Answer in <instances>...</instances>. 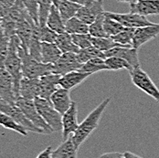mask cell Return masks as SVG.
<instances>
[{
	"instance_id": "1",
	"label": "cell",
	"mask_w": 159,
	"mask_h": 158,
	"mask_svg": "<svg viewBox=\"0 0 159 158\" xmlns=\"http://www.w3.org/2000/svg\"><path fill=\"white\" fill-rule=\"evenodd\" d=\"M110 102H111V98H106L105 100H103L95 109H93L88 114V116L80 124L77 130L70 136L72 139V142H74L77 148H80V146L90 137V135L95 131L96 128L99 126L101 118L105 111L106 107L110 103Z\"/></svg>"
},
{
	"instance_id": "31",
	"label": "cell",
	"mask_w": 159,
	"mask_h": 158,
	"mask_svg": "<svg viewBox=\"0 0 159 158\" xmlns=\"http://www.w3.org/2000/svg\"><path fill=\"white\" fill-rule=\"evenodd\" d=\"M134 31H135V29L125 28V29L123 31L118 33L115 36H112L111 38L117 44H119L123 47H132Z\"/></svg>"
},
{
	"instance_id": "35",
	"label": "cell",
	"mask_w": 159,
	"mask_h": 158,
	"mask_svg": "<svg viewBox=\"0 0 159 158\" xmlns=\"http://www.w3.org/2000/svg\"><path fill=\"white\" fill-rule=\"evenodd\" d=\"M53 5V0H39V26H46L48 13L51 6Z\"/></svg>"
},
{
	"instance_id": "23",
	"label": "cell",
	"mask_w": 159,
	"mask_h": 158,
	"mask_svg": "<svg viewBox=\"0 0 159 158\" xmlns=\"http://www.w3.org/2000/svg\"><path fill=\"white\" fill-rule=\"evenodd\" d=\"M62 52L55 43L41 42V62L46 64H55Z\"/></svg>"
},
{
	"instance_id": "44",
	"label": "cell",
	"mask_w": 159,
	"mask_h": 158,
	"mask_svg": "<svg viewBox=\"0 0 159 158\" xmlns=\"http://www.w3.org/2000/svg\"><path fill=\"white\" fill-rule=\"evenodd\" d=\"M124 155H125V158H143L134 154V153H131V152H125Z\"/></svg>"
},
{
	"instance_id": "30",
	"label": "cell",
	"mask_w": 159,
	"mask_h": 158,
	"mask_svg": "<svg viewBox=\"0 0 159 158\" xmlns=\"http://www.w3.org/2000/svg\"><path fill=\"white\" fill-rule=\"evenodd\" d=\"M0 125L5 127L6 129L12 130L23 136L28 135V131L24 127L18 124L10 116L7 115L6 113H3L1 111H0Z\"/></svg>"
},
{
	"instance_id": "25",
	"label": "cell",
	"mask_w": 159,
	"mask_h": 158,
	"mask_svg": "<svg viewBox=\"0 0 159 158\" xmlns=\"http://www.w3.org/2000/svg\"><path fill=\"white\" fill-rule=\"evenodd\" d=\"M55 6L58 7L64 23L70 18L76 16L80 7H81L80 5L70 0H59Z\"/></svg>"
},
{
	"instance_id": "4",
	"label": "cell",
	"mask_w": 159,
	"mask_h": 158,
	"mask_svg": "<svg viewBox=\"0 0 159 158\" xmlns=\"http://www.w3.org/2000/svg\"><path fill=\"white\" fill-rule=\"evenodd\" d=\"M30 16L22 0H17L7 15L0 18V28L8 37L15 35L18 24Z\"/></svg>"
},
{
	"instance_id": "22",
	"label": "cell",
	"mask_w": 159,
	"mask_h": 158,
	"mask_svg": "<svg viewBox=\"0 0 159 158\" xmlns=\"http://www.w3.org/2000/svg\"><path fill=\"white\" fill-rule=\"evenodd\" d=\"M78 150L71 137L61 142L52 152V158H78Z\"/></svg>"
},
{
	"instance_id": "38",
	"label": "cell",
	"mask_w": 159,
	"mask_h": 158,
	"mask_svg": "<svg viewBox=\"0 0 159 158\" xmlns=\"http://www.w3.org/2000/svg\"><path fill=\"white\" fill-rule=\"evenodd\" d=\"M72 40L74 44L79 47L80 49H83L86 47L93 46L92 44V39L93 37L88 33V34H75L71 35Z\"/></svg>"
},
{
	"instance_id": "43",
	"label": "cell",
	"mask_w": 159,
	"mask_h": 158,
	"mask_svg": "<svg viewBox=\"0 0 159 158\" xmlns=\"http://www.w3.org/2000/svg\"><path fill=\"white\" fill-rule=\"evenodd\" d=\"M52 147L48 146L45 150H43L41 153H39V155L36 158H52Z\"/></svg>"
},
{
	"instance_id": "14",
	"label": "cell",
	"mask_w": 159,
	"mask_h": 158,
	"mask_svg": "<svg viewBox=\"0 0 159 158\" xmlns=\"http://www.w3.org/2000/svg\"><path fill=\"white\" fill-rule=\"evenodd\" d=\"M105 57H119L125 60L132 68L141 67L138 58V49L133 47H115L104 52Z\"/></svg>"
},
{
	"instance_id": "10",
	"label": "cell",
	"mask_w": 159,
	"mask_h": 158,
	"mask_svg": "<svg viewBox=\"0 0 159 158\" xmlns=\"http://www.w3.org/2000/svg\"><path fill=\"white\" fill-rule=\"evenodd\" d=\"M82 64L80 63L77 58V53L67 52L62 53L58 61L53 64V73L62 76L66 73L79 70Z\"/></svg>"
},
{
	"instance_id": "11",
	"label": "cell",
	"mask_w": 159,
	"mask_h": 158,
	"mask_svg": "<svg viewBox=\"0 0 159 158\" xmlns=\"http://www.w3.org/2000/svg\"><path fill=\"white\" fill-rule=\"evenodd\" d=\"M104 12L103 0H92L80 7L76 16L87 25H91L97 16Z\"/></svg>"
},
{
	"instance_id": "6",
	"label": "cell",
	"mask_w": 159,
	"mask_h": 158,
	"mask_svg": "<svg viewBox=\"0 0 159 158\" xmlns=\"http://www.w3.org/2000/svg\"><path fill=\"white\" fill-rule=\"evenodd\" d=\"M16 104L35 126L43 131L44 134H50L54 133L51 127L43 120V118L39 113L37 107L35 105L34 100H28L19 97L16 100Z\"/></svg>"
},
{
	"instance_id": "15",
	"label": "cell",
	"mask_w": 159,
	"mask_h": 158,
	"mask_svg": "<svg viewBox=\"0 0 159 158\" xmlns=\"http://www.w3.org/2000/svg\"><path fill=\"white\" fill-rule=\"evenodd\" d=\"M0 97L9 102H16V95L14 92L13 79L8 71L0 67Z\"/></svg>"
},
{
	"instance_id": "17",
	"label": "cell",
	"mask_w": 159,
	"mask_h": 158,
	"mask_svg": "<svg viewBox=\"0 0 159 158\" xmlns=\"http://www.w3.org/2000/svg\"><path fill=\"white\" fill-rule=\"evenodd\" d=\"M129 12L145 16L159 15V0H138L129 5Z\"/></svg>"
},
{
	"instance_id": "39",
	"label": "cell",
	"mask_w": 159,
	"mask_h": 158,
	"mask_svg": "<svg viewBox=\"0 0 159 158\" xmlns=\"http://www.w3.org/2000/svg\"><path fill=\"white\" fill-rule=\"evenodd\" d=\"M32 20L39 25V0H22Z\"/></svg>"
},
{
	"instance_id": "2",
	"label": "cell",
	"mask_w": 159,
	"mask_h": 158,
	"mask_svg": "<svg viewBox=\"0 0 159 158\" xmlns=\"http://www.w3.org/2000/svg\"><path fill=\"white\" fill-rule=\"evenodd\" d=\"M20 46V41L16 35L10 38L8 53L6 58L4 68L8 71L13 79L14 92L16 98H19V84L20 80L23 78L22 74V62L18 55V47Z\"/></svg>"
},
{
	"instance_id": "32",
	"label": "cell",
	"mask_w": 159,
	"mask_h": 158,
	"mask_svg": "<svg viewBox=\"0 0 159 158\" xmlns=\"http://www.w3.org/2000/svg\"><path fill=\"white\" fill-rule=\"evenodd\" d=\"M92 44L93 47L98 48L99 50L105 52L115 47H123L117 44L111 37H102V38H93L92 39Z\"/></svg>"
},
{
	"instance_id": "20",
	"label": "cell",
	"mask_w": 159,
	"mask_h": 158,
	"mask_svg": "<svg viewBox=\"0 0 159 158\" xmlns=\"http://www.w3.org/2000/svg\"><path fill=\"white\" fill-rule=\"evenodd\" d=\"M40 94L39 79H30L23 77L19 84V97L34 100Z\"/></svg>"
},
{
	"instance_id": "40",
	"label": "cell",
	"mask_w": 159,
	"mask_h": 158,
	"mask_svg": "<svg viewBox=\"0 0 159 158\" xmlns=\"http://www.w3.org/2000/svg\"><path fill=\"white\" fill-rule=\"evenodd\" d=\"M58 35H59L58 33H56L55 31H53L52 29H50L48 26L40 27L39 36H40V41L41 42L55 43Z\"/></svg>"
},
{
	"instance_id": "41",
	"label": "cell",
	"mask_w": 159,
	"mask_h": 158,
	"mask_svg": "<svg viewBox=\"0 0 159 158\" xmlns=\"http://www.w3.org/2000/svg\"><path fill=\"white\" fill-rule=\"evenodd\" d=\"M17 0H0V18L4 17Z\"/></svg>"
},
{
	"instance_id": "33",
	"label": "cell",
	"mask_w": 159,
	"mask_h": 158,
	"mask_svg": "<svg viewBox=\"0 0 159 158\" xmlns=\"http://www.w3.org/2000/svg\"><path fill=\"white\" fill-rule=\"evenodd\" d=\"M103 28H104V31L108 37L115 36L125 29V27L121 23H119L115 19L105 15H104V21H103Z\"/></svg>"
},
{
	"instance_id": "21",
	"label": "cell",
	"mask_w": 159,
	"mask_h": 158,
	"mask_svg": "<svg viewBox=\"0 0 159 158\" xmlns=\"http://www.w3.org/2000/svg\"><path fill=\"white\" fill-rule=\"evenodd\" d=\"M91 75L93 74L89 72H81L80 70H74V71L66 73L62 76H61V79L59 80V86L70 91L76 86L80 85V83H82Z\"/></svg>"
},
{
	"instance_id": "47",
	"label": "cell",
	"mask_w": 159,
	"mask_h": 158,
	"mask_svg": "<svg viewBox=\"0 0 159 158\" xmlns=\"http://www.w3.org/2000/svg\"><path fill=\"white\" fill-rule=\"evenodd\" d=\"M0 100H1V97H0Z\"/></svg>"
},
{
	"instance_id": "45",
	"label": "cell",
	"mask_w": 159,
	"mask_h": 158,
	"mask_svg": "<svg viewBox=\"0 0 159 158\" xmlns=\"http://www.w3.org/2000/svg\"><path fill=\"white\" fill-rule=\"evenodd\" d=\"M70 1L75 2V3L79 4V5H80V6H83V5H86L87 3L91 2L92 0H70Z\"/></svg>"
},
{
	"instance_id": "26",
	"label": "cell",
	"mask_w": 159,
	"mask_h": 158,
	"mask_svg": "<svg viewBox=\"0 0 159 158\" xmlns=\"http://www.w3.org/2000/svg\"><path fill=\"white\" fill-rule=\"evenodd\" d=\"M55 44L57 45V47L60 48V50L62 53H67V52L77 53L80 50L79 47L74 44L71 35L67 32H64V33L58 35Z\"/></svg>"
},
{
	"instance_id": "3",
	"label": "cell",
	"mask_w": 159,
	"mask_h": 158,
	"mask_svg": "<svg viewBox=\"0 0 159 158\" xmlns=\"http://www.w3.org/2000/svg\"><path fill=\"white\" fill-rule=\"evenodd\" d=\"M18 55L22 62L23 77L30 79H39L45 75L53 73V64H46L32 58L28 51L18 47Z\"/></svg>"
},
{
	"instance_id": "5",
	"label": "cell",
	"mask_w": 159,
	"mask_h": 158,
	"mask_svg": "<svg viewBox=\"0 0 159 158\" xmlns=\"http://www.w3.org/2000/svg\"><path fill=\"white\" fill-rule=\"evenodd\" d=\"M34 102L39 113L43 118V120L51 127L53 132H61L62 115L54 109L52 103L48 100L42 99L40 97L34 99Z\"/></svg>"
},
{
	"instance_id": "27",
	"label": "cell",
	"mask_w": 159,
	"mask_h": 158,
	"mask_svg": "<svg viewBox=\"0 0 159 158\" xmlns=\"http://www.w3.org/2000/svg\"><path fill=\"white\" fill-rule=\"evenodd\" d=\"M65 31L70 35L88 34L89 33V25L85 24L77 16H73L65 22Z\"/></svg>"
},
{
	"instance_id": "34",
	"label": "cell",
	"mask_w": 159,
	"mask_h": 158,
	"mask_svg": "<svg viewBox=\"0 0 159 158\" xmlns=\"http://www.w3.org/2000/svg\"><path fill=\"white\" fill-rule=\"evenodd\" d=\"M103 21H104V12L97 16L95 20L89 25V34L93 38H102V37H108L104 31L103 28Z\"/></svg>"
},
{
	"instance_id": "16",
	"label": "cell",
	"mask_w": 159,
	"mask_h": 158,
	"mask_svg": "<svg viewBox=\"0 0 159 158\" xmlns=\"http://www.w3.org/2000/svg\"><path fill=\"white\" fill-rule=\"evenodd\" d=\"M61 75L50 73L39 78V87L40 94L39 97L50 102V97L58 89H59V80Z\"/></svg>"
},
{
	"instance_id": "9",
	"label": "cell",
	"mask_w": 159,
	"mask_h": 158,
	"mask_svg": "<svg viewBox=\"0 0 159 158\" xmlns=\"http://www.w3.org/2000/svg\"><path fill=\"white\" fill-rule=\"evenodd\" d=\"M104 15L115 19L116 21L121 23L125 28L138 29V28H143V27L150 26V25L154 24L153 22L148 20L145 16L137 14V13L129 12V13H125V14H121V13L104 11Z\"/></svg>"
},
{
	"instance_id": "18",
	"label": "cell",
	"mask_w": 159,
	"mask_h": 158,
	"mask_svg": "<svg viewBox=\"0 0 159 158\" xmlns=\"http://www.w3.org/2000/svg\"><path fill=\"white\" fill-rule=\"evenodd\" d=\"M35 24L36 23L32 20L31 17L29 16L18 24L16 32H15V35H16V37L18 38L20 41V47L26 51H28L29 49V45L30 42L32 31H33V27Z\"/></svg>"
},
{
	"instance_id": "7",
	"label": "cell",
	"mask_w": 159,
	"mask_h": 158,
	"mask_svg": "<svg viewBox=\"0 0 159 158\" xmlns=\"http://www.w3.org/2000/svg\"><path fill=\"white\" fill-rule=\"evenodd\" d=\"M129 75L134 86L159 102V89L141 67L134 68L129 70Z\"/></svg>"
},
{
	"instance_id": "12",
	"label": "cell",
	"mask_w": 159,
	"mask_h": 158,
	"mask_svg": "<svg viewBox=\"0 0 159 158\" xmlns=\"http://www.w3.org/2000/svg\"><path fill=\"white\" fill-rule=\"evenodd\" d=\"M78 105L72 102L69 110L62 114V139L63 141L70 138L79 126L78 124Z\"/></svg>"
},
{
	"instance_id": "8",
	"label": "cell",
	"mask_w": 159,
	"mask_h": 158,
	"mask_svg": "<svg viewBox=\"0 0 159 158\" xmlns=\"http://www.w3.org/2000/svg\"><path fill=\"white\" fill-rule=\"evenodd\" d=\"M0 111L10 116L14 121H16L18 124L22 125L27 131H30V132L36 133L44 134V133L41 129L35 126L25 116L23 111L16 106V102H7V101L1 99L0 100Z\"/></svg>"
},
{
	"instance_id": "28",
	"label": "cell",
	"mask_w": 159,
	"mask_h": 158,
	"mask_svg": "<svg viewBox=\"0 0 159 158\" xmlns=\"http://www.w3.org/2000/svg\"><path fill=\"white\" fill-rule=\"evenodd\" d=\"M81 72H89L92 74H94L99 71L103 70H110L108 66L105 64V60L102 58H94L90 60L89 61L82 64L81 68L79 70Z\"/></svg>"
},
{
	"instance_id": "42",
	"label": "cell",
	"mask_w": 159,
	"mask_h": 158,
	"mask_svg": "<svg viewBox=\"0 0 159 158\" xmlns=\"http://www.w3.org/2000/svg\"><path fill=\"white\" fill-rule=\"evenodd\" d=\"M99 158H125V155L119 152H111L102 154Z\"/></svg>"
},
{
	"instance_id": "46",
	"label": "cell",
	"mask_w": 159,
	"mask_h": 158,
	"mask_svg": "<svg viewBox=\"0 0 159 158\" xmlns=\"http://www.w3.org/2000/svg\"><path fill=\"white\" fill-rule=\"evenodd\" d=\"M116 1L119 2V3H128V4L130 5V4L135 3V2L138 1V0H116Z\"/></svg>"
},
{
	"instance_id": "37",
	"label": "cell",
	"mask_w": 159,
	"mask_h": 158,
	"mask_svg": "<svg viewBox=\"0 0 159 158\" xmlns=\"http://www.w3.org/2000/svg\"><path fill=\"white\" fill-rule=\"evenodd\" d=\"M10 37H8L0 28V67L4 68V63L8 53Z\"/></svg>"
},
{
	"instance_id": "36",
	"label": "cell",
	"mask_w": 159,
	"mask_h": 158,
	"mask_svg": "<svg viewBox=\"0 0 159 158\" xmlns=\"http://www.w3.org/2000/svg\"><path fill=\"white\" fill-rule=\"evenodd\" d=\"M105 64L108 66L110 70H131L133 68L127 61L119 57H109L105 59Z\"/></svg>"
},
{
	"instance_id": "19",
	"label": "cell",
	"mask_w": 159,
	"mask_h": 158,
	"mask_svg": "<svg viewBox=\"0 0 159 158\" xmlns=\"http://www.w3.org/2000/svg\"><path fill=\"white\" fill-rule=\"evenodd\" d=\"M50 102L52 103L54 109L59 111L61 115L69 110L72 101L70 99V90L60 87L50 97Z\"/></svg>"
},
{
	"instance_id": "29",
	"label": "cell",
	"mask_w": 159,
	"mask_h": 158,
	"mask_svg": "<svg viewBox=\"0 0 159 158\" xmlns=\"http://www.w3.org/2000/svg\"><path fill=\"white\" fill-rule=\"evenodd\" d=\"M77 58L81 64H84L85 62H87L90 60L94 59V58H102L103 60L106 59L104 52L99 50L98 48H96L93 46H91V47H86L83 49H80L77 52Z\"/></svg>"
},
{
	"instance_id": "13",
	"label": "cell",
	"mask_w": 159,
	"mask_h": 158,
	"mask_svg": "<svg viewBox=\"0 0 159 158\" xmlns=\"http://www.w3.org/2000/svg\"><path fill=\"white\" fill-rule=\"evenodd\" d=\"M158 35L159 23L158 24L154 23L153 25H150V26L135 29L132 47L139 49L143 45L147 43L148 41L154 39Z\"/></svg>"
},
{
	"instance_id": "24",
	"label": "cell",
	"mask_w": 159,
	"mask_h": 158,
	"mask_svg": "<svg viewBox=\"0 0 159 158\" xmlns=\"http://www.w3.org/2000/svg\"><path fill=\"white\" fill-rule=\"evenodd\" d=\"M46 26H48L50 29L55 31L58 34H61L65 31V23L62 20L58 7L55 5H52L48 13V19Z\"/></svg>"
}]
</instances>
